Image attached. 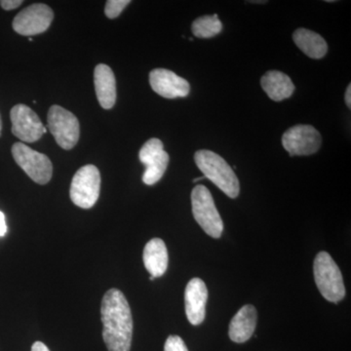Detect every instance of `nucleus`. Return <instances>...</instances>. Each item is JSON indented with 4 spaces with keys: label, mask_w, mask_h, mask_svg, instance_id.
Returning a JSON list of instances; mask_svg holds the SVG:
<instances>
[{
    "label": "nucleus",
    "mask_w": 351,
    "mask_h": 351,
    "mask_svg": "<svg viewBox=\"0 0 351 351\" xmlns=\"http://www.w3.org/2000/svg\"><path fill=\"white\" fill-rule=\"evenodd\" d=\"M1 130H2V121H1V117H0V136H1Z\"/></svg>",
    "instance_id": "obj_28"
},
{
    "label": "nucleus",
    "mask_w": 351,
    "mask_h": 351,
    "mask_svg": "<svg viewBox=\"0 0 351 351\" xmlns=\"http://www.w3.org/2000/svg\"><path fill=\"white\" fill-rule=\"evenodd\" d=\"M322 137L311 125L291 127L283 134L282 145L290 156H311L319 151Z\"/></svg>",
    "instance_id": "obj_10"
},
{
    "label": "nucleus",
    "mask_w": 351,
    "mask_h": 351,
    "mask_svg": "<svg viewBox=\"0 0 351 351\" xmlns=\"http://www.w3.org/2000/svg\"><path fill=\"white\" fill-rule=\"evenodd\" d=\"M149 84L156 93L166 99L184 98L191 91L188 80L166 69L152 71Z\"/></svg>",
    "instance_id": "obj_12"
},
{
    "label": "nucleus",
    "mask_w": 351,
    "mask_h": 351,
    "mask_svg": "<svg viewBox=\"0 0 351 351\" xmlns=\"http://www.w3.org/2000/svg\"><path fill=\"white\" fill-rule=\"evenodd\" d=\"M195 161L205 179H209L228 197L237 198L239 195V178L223 157L202 149L195 152Z\"/></svg>",
    "instance_id": "obj_2"
},
{
    "label": "nucleus",
    "mask_w": 351,
    "mask_h": 351,
    "mask_svg": "<svg viewBox=\"0 0 351 351\" xmlns=\"http://www.w3.org/2000/svg\"><path fill=\"white\" fill-rule=\"evenodd\" d=\"M7 233V225L5 221V216L3 212L0 211V237H5Z\"/></svg>",
    "instance_id": "obj_23"
},
{
    "label": "nucleus",
    "mask_w": 351,
    "mask_h": 351,
    "mask_svg": "<svg viewBox=\"0 0 351 351\" xmlns=\"http://www.w3.org/2000/svg\"><path fill=\"white\" fill-rule=\"evenodd\" d=\"M257 309L252 304H246L239 309L230 321V338L237 343H246L251 339L257 326Z\"/></svg>",
    "instance_id": "obj_14"
},
{
    "label": "nucleus",
    "mask_w": 351,
    "mask_h": 351,
    "mask_svg": "<svg viewBox=\"0 0 351 351\" xmlns=\"http://www.w3.org/2000/svg\"><path fill=\"white\" fill-rule=\"evenodd\" d=\"M94 82L101 107L110 110L117 101V80L112 69L107 64H98L95 68Z\"/></svg>",
    "instance_id": "obj_15"
},
{
    "label": "nucleus",
    "mask_w": 351,
    "mask_h": 351,
    "mask_svg": "<svg viewBox=\"0 0 351 351\" xmlns=\"http://www.w3.org/2000/svg\"><path fill=\"white\" fill-rule=\"evenodd\" d=\"M47 120L57 144L66 151L73 149L80 136V122L75 115L66 108L54 105L48 112Z\"/></svg>",
    "instance_id": "obj_6"
},
{
    "label": "nucleus",
    "mask_w": 351,
    "mask_h": 351,
    "mask_svg": "<svg viewBox=\"0 0 351 351\" xmlns=\"http://www.w3.org/2000/svg\"><path fill=\"white\" fill-rule=\"evenodd\" d=\"M193 214L198 225L205 233L213 239H219L223 234V223L219 216L213 196L203 184H198L191 191Z\"/></svg>",
    "instance_id": "obj_4"
},
{
    "label": "nucleus",
    "mask_w": 351,
    "mask_h": 351,
    "mask_svg": "<svg viewBox=\"0 0 351 351\" xmlns=\"http://www.w3.org/2000/svg\"><path fill=\"white\" fill-rule=\"evenodd\" d=\"M149 279H151L152 281H154V279H156V278H154V277L151 276V277H149Z\"/></svg>",
    "instance_id": "obj_29"
},
{
    "label": "nucleus",
    "mask_w": 351,
    "mask_h": 351,
    "mask_svg": "<svg viewBox=\"0 0 351 351\" xmlns=\"http://www.w3.org/2000/svg\"><path fill=\"white\" fill-rule=\"evenodd\" d=\"M208 289L202 279H191L184 292V306L186 317L193 326L200 325L206 315Z\"/></svg>",
    "instance_id": "obj_13"
},
{
    "label": "nucleus",
    "mask_w": 351,
    "mask_h": 351,
    "mask_svg": "<svg viewBox=\"0 0 351 351\" xmlns=\"http://www.w3.org/2000/svg\"><path fill=\"white\" fill-rule=\"evenodd\" d=\"M141 162L145 166L143 182L147 186H154L162 179L169 164V156L164 151L163 143L159 138L147 141L138 154Z\"/></svg>",
    "instance_id": "obj_8"
},
{
    "label": "nucleus",
    "mask_w": 351,
    "mask_h": 351,
    "mask_svg": "<svg viewBox=\"0 0 351 351\" xmlns=\"http://www.w3.org/2000/svg\"><path fill=\"white\" fill-rule=\"evenodd\" d=\"M223 29V24L218 15L203 16L198 18L191 25V31L196 38H211L219 34Z\"/></svg>",
    "instance_id": "obj_19"
},
{
    "label": "nucleus",
    "mask_w": 351,
    "mask_h": 351,
    "mask_svg": "<svg viewBox=\"0 0 351 351\" xmlns=\"http://www.w3.org/2000/svg\"><path fill=\"white\" fill-rule=\"evenodd\" d=\"M21 4H23L22 0H2L0 1V5L7 11L18 8Z\"/></svg>",
    "instance_id": "obj_22"
},
{
    "label": "nucleus",
    "mask_w": 351,
    "mask_h": 351,
    "mask_svg": "<svg viewBox=\"0 0 351 351\" xmlns=\"http://www.w3.org/2000/svg\"><path fill=\"white\" fill-rule=\"evenodd\" d=\"M12 156L16 163L25 171L36 184H46L50 182L53 166L49 157L31 149L23 143H16L12 147Z\"/></svg>",
    "instance_id": "obj_7"
},
{
    "label": "nucleus",
    "mask_w": 351,
    "mask_h": 351,
    "mask_svg": "<svg viewBox=\"0 0 351 351\" xmlns=\"http://www.w3.org/2000/svg\"><path fill=\"white\" fill-rule=\"evenodd\" d=\"M32 351H50L49 348H47L41 341H36L32 346Z\"/></svg>",
    "instance_id": "obj_24"
},
{
    "label": "nucleus",
    "mask_w": 351,
    "mask_h": 351,
    "mask_svg": "<svg viewBox=\"0 0 351 351\" xmlns=\"http://www.w3.org/2000/svg\"><path fill=\"white\" fill-rule=\"evenodd\" d=\"M53 19L54 13L49 6L43 3L32 4L14 18L13 29L21 36H36L47 31Z\"/></svg>",
    "instance_id": "obj_9"
},
{
    "label": "nucleus",
    "mask_w": 351,
    "mask_h": 351,
    "mask_svg": "<svg viewBox=\"0 0 351 351\" xmlns=\"http://www.w3.org/2000/svg\"><path fill=\"white\" fill-rule=\"evenodd\" d=\"M101 174L94 165L83 166L73 176L71 184V199L76 206L90 209L100 196Z\"/></svg>",
    "instance_id": "obj_5"
},
{
    "label": "nucleus",
    "mask_w": 351,
    "mask_h": 351,
    "mask_svg": "<svg viewBox=\"0 0 351 351\" xmlns=\"http://www.w3.org/2000/svg\"><path fill=\"white\" fill-rule=\"evenodd\" d=\"M129 0H108L106 4L105 14L110 19L119 17L125 7L130 4Z\"/></svg>",
    "instance_id": "obj_20"
},
{
    "label": "nucleus",
    "mask_w": 351,
    "mask_h": 351,
    "mask_svg": "<svg viewBox=\"0 0 351 351\" xmlns=\"http://www.w3.org/2000/svg\"><path fill=\"white\" fill-rule=\"evenodd\" d=\"M261 85L267 96L276 101L290 98L295 91V85L291 78L278 71H267L261 80Z\"/></svg>",
    "instance_id": "obj_17"
},
{
    "label": "nucleus",
    "mask_w": 351,
    "mask_h": 351,
    "mask_svg": "<svg viewBox=\"0 0 351 351\" xmlns=\"http://www.w3.org/2000/svg\"><path fill=\"white\" fill-rule=\"evenodd\" d=\"M103 338L108 351H130L133 338V317L125 295L119 289H110L101 301Z\"/></svg>",
    "instance_id": "obj_1"
},
{
    "label": "nucleus",
    "mask_w": 351,
    "mask_h": 351,
    "mask_svg": "<svg viewBox=\"0 0 351 351\" xmlns=\"http://www.w3.org/2000/svg\"><path fill=\"white\" fill-rule=\"evenodd\" d=\"M250 2H251V3H254V4H256V3L263 4V3H267V1H256V0H255V1H250Z\"/></svg>",
    "instance_id": "obj_27"
},
{
    "label": "nucleus",
    "mask_w": 351,
    "mask_h": 351,
    "mask_svg": "<svg viewBox=\"0 0 351 351\" xmlns=\"http://www.w3.org/2000/svg\"><path fill=\"white\" fill-rule=\"evenodd\" d=\"M293 39L295 45L311 59H321L327 54V43L316 32L300 27L293 34Z\"/></svg>",
    "instance_id": "obj_18"
},
{
    "label": "nucleus",
    "mask_w": 351,
    "mask_h": 351,
    "mask_svg": "<svg viewBox=\"0 0 351 351\" xmlns=\"http://www.w3.org/2000/svg\"><path fill=\"white\" fill-rule=\"evenodd\" d=\"M205 177H200V178H196V179L193 180V182L202 181V180H204Z\"/></svg>",
    "instance_id": "obj_26"
},
{
    "label": "nucleus",
    "mask_w": 351,
    "mask_h": 351,
    "mask_svg": "<svg viewBox=\"0 0 351 351\" xmlns=\"http://www.w3.org/2000/svg\"><path fill=\"white\" fill-rule=\"evenodd\" d=\"M346 104L348 108H351V84L348 85V89L346 91Z\"/></svg>",
    "instance_id": "obj_25"
},
{
    "label": "nucleus",
    "mask_w": 351,
    "mask_h": 351,
    "mask_svg": "<svg viewBox=\"0 0 351 351\" xmlns=\"http://www.w3.org/2000/svg\"><path fill=\"white\" fill-rule=\"evenodd\" d=\"M145 267L149 272L151 276L157 278L165 274L168 267L167 247L162 239H152L147 242L144 249Z\"/></svg>",
    "instance_id": "obj_16"
},
{
    "label": "nucleus",
    "mask_w": 351,
    "mask_h": 351,
    "mask_svg": "<svg viewBox=\"0 0 351 351\" xmlns=\"http://www.w3.org/2000/svg\"><path fill=\"white\" fill-rule=\"evenodd\" d=\"M164 351H189V350L181 337L172 335L166 339Z\"/></svg>",
    "instance_id": "obj_21"
},
{
    "label": "nucleus",
    "mask_w": 351,
    "mask_h": 351,
    "mask_svg": "<svg viewBox=\"0 0 351 351\" xmlns=\"http://www.w3.org/2000/svg\"><path fill=\"white\" fill-rule=\"evenodd\" d=\"M12 133L25 143H34L43 137L47 129L31 108L27 106H14L10 112Z\"/></svg>",
    "instance_id": "obj_11"
},
{
    "label": "nucleus",
    "mask_w": 351,
    "mask_h": 351,
    "mask_svg": "<svg viewBox=\"0 0 351 351\" xmlns=\"http://www.w3.org/2000/svg\"><path fill=\"white\" fill-rule=\"evenodd\" d=\"M314 280L321 295L328 302L338 304L346 297V287L341 270L327 252H319L314 260Z\"/></svg>",
    "instance_id": "obj_3"
}]
</instances>
